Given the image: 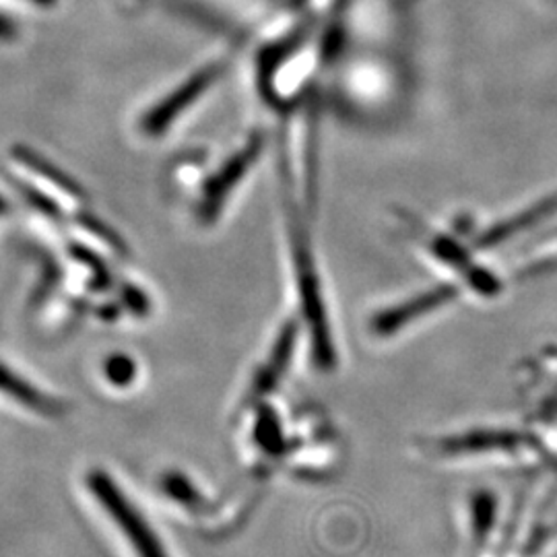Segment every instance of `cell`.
<instances>
[{
	"label": "cell",
	"instance_id": "obj_3",
	"mask_svg": "<svg viewBox=\"0 0 557 557\" xmlns=\"http://www.w3.org/2000/svg\"><path fill=\"white\" fill-rule=\"evenodd\" d=\"M259 140L250 143L246 149L239 151L236 158H232L223 165V170L215 178L209 180L202 200H200V218L209 221L218 215L223 200L232 193V188L238 184L239 180L244 178L250 163H255V160L259 158Z\"/></svg>",
	"mask_w": 557,
	"mask_h": 557
},
{
	"label": "cell",
	"instance_id": "obj_6",
	"mask_svg": "<svg viewBox=\"0 0 557 557\" xmlns=\"http://www.w3.org/2000/svg\"><path fill=\"white\" fill-rule=\"evenodd\" d=\"M106 372H108V379L116 382L120 386V384H126L135 379V363L124 356H116L108 361Z\"/></svg>",
	"mask_w": 557,
	"mask_h": 557
},
{
	"label": "cell",
	"instance_id": "obj_2",
	"mask_svg": "<svg viewBox=\"0 0 557 557\" xmlns=\"http://www.w3.org/2000/svg\"><path fill=\"white\" fill-rule=\"evenodd\" d=\"M221 75L220 64L200 69L197 75H193L190 79L184 81L174 94H170L168 98L160 101V106H156L153 110L147 112V116L143 119V131L149 135H160L163 133L180 114L190 108L200 96L215 83Z\"/></svg>",
	"mask_w": 557,
	"mask_h": 557
},
{
	"label": "cell",
	"instance_id": "obj_5",
	"mask_svg": "<svg viewBox=\"0 0 557 557\" xmlns=\"http://www.w3.org/2000/svg\"><path fill=\"white\" fill-rule=\"evenodd\" d=\"M0 391L7 393L9 397L17 398L23 405L52 413L57 411V403H52V398L41 395L40 391H36L34 386H29V382L20 379L15 372H11L7 366H0Z\"/></svg>",
	"mask_w": 557,
	"mask_h": 557
},
{
	"label": "cell",
	"instance_id": "obj_1",
	"mask_svg": "<svg viewBox=\"0 0 557 557\" xmlns=\"http://www.w3.org/2000/svg\"><path fill=\"white\" fill-rule=\"evenodd\" d=\"M89 485L137 556L168 557L156 531H151L149 522L143 518L139 510L133 508V504L114 485L112 479L106 473H96L89 479Z\"/></svg>",
	"mask_w": 557,
	"mask_h": 557
},
{
	"label": "cell",
	"instance_id": "obj_7",
	"mask_svg": "<svg viewBox=\"0 0 557 557\" xmlns=\"http://www.w3.org/2000/svg\"><path fill=\"white\" fill-rule=\"evenodd\" d=\"M9 36H11V27H9V23L0 20V40H4V38H9Z\"/></svg>",
	"mask_w": 557,
	"mask_h": 557
},
{
	"label": "cell",
	"instance_id": "obj_4",
	"mask_svg": "<svg viewBox=\"0 0 557 557\" xmlns=\"http://www.w3.org/2000/svg\"><path fill=\"white\" fill-rule=\"evenodd\" d=\"M15 158H17L23 165H27L32 172H36L41 180L54 184L64 195H69V197H79V199L81 197H85L83 190L79 188V184H77L75 180L69 178L52 161L41 158L40 153L32 151V149H27V147H17V149H15Z\"/></svg>",
	"mask_w": 557,
	"mask_h": 557
}]
</instances>
